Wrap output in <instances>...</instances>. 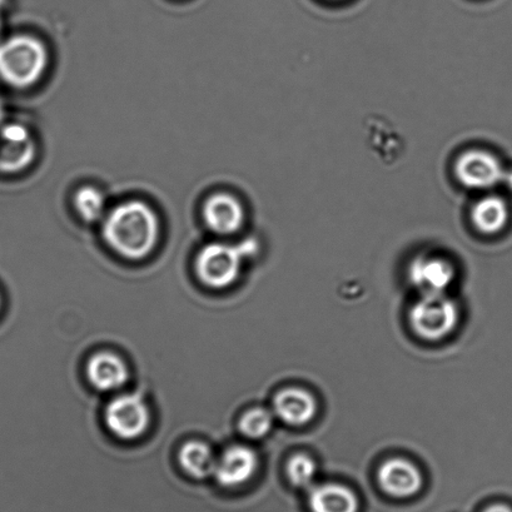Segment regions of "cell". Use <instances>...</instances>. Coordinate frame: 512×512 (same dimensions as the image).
<instances>
[{"label": "cell", "mask_w": 512, "mask_h": 512, "mask_svg": "<svg viewBox=\"0 0 512 512\" xmlns=\"http://www.w3.org/2000/svg\"><path fill=\"white\" fill-rule=\"evenodd\" d=\"M471 218L477 230L494 235L509 221V207L499 196H486L472 207Z\"/></svg>", "instance_id": "9a60e30c"}, {"label": "cell", "mask_w": 512, "mask_h": 512, "mask_svg": "<svg viewBox=\"0 0 512 512\" xmlns=\"http://www.w3.org/2000/svg\"><path fill=\"white\" fill-rule=\"evenodd\" d=\"M4 0H0V14H2Z\"/></svg>", "instance_id": "603a6c76"}, {"label": "cell", "mask_w": 512, "mask_h": 512, "mask_svg": "<svg viewBox=\"0 0 512 512\" xmlns=\"http://www.w3.org/2000/svg\"><path fill=\"white\" fill-rule=\"evenodd\" d=\"M106 421L114 435L124 440L137 439L149 425L146 401L138 395L118 396L107 407Z\"/></svg>", "instance_id": "8992f818"}, {"label": "cell", "mask_w": 512, "mask_h": 512, "mask_svg": "<svg viewBox=\"0 0 512 512\" xmlns=\"http://www.w3.org/2000/svg\"><path fill=\"white\" fill-rule=\"evenodd\" d=\"M310 507L312 512H357L359 501L347 487L326 484L312 490Z\"/></svg>", "instance_id": "5bb4252c"}, {"label": "cell", "mask_w": 512, "mask_h": 512, "mask_svg": "<svg viewBox=\"0 0 512 512\" xmlns=\"http://www.w3.org/2000/svg\"><path fill=\"white\" fill-rule=\"evenodd\" d=\"M103 236L119 255L141 260L156 247L159 223L156 213L146 203H122L104 221Z\"/></svg>", "instance_id": "6da1fadb"}, {"label": "cell", "mask_w": 512, "mask_h": 512, "mask_svg": "<svg viewBox=\"0 0 512 512\" xmlns=\"http://www.w3.org/2000/svg\"><path fill=\"white\" fill-rule=\"evenodd\" d=\"M485 512H512V510L505 505H495L489 507Z\"/></svg>", "instance_id": "ffe728a7"}, {"label": "cell", "mask_w": 512, "mask_h": 512, "mask_svg": "<svg viewBox=\"0 0 512 512\" xmlns=\"http://www.w3.org/2000/svg\"><path fill=\"white\" fill-rule=\"evenodd\" d=\"M273 419L270 411L265 409H252L242 416L240 430L248 439H261L272 429Z\"/></svg>", "instance_id": "ac0fdd59"}, {"label": "cell", "mask_w": 512, "mask_h": 512, "mask_svg": "<svg viewBox=\"0 0 512 512\" xmlns=\"http://www.w3.org/2000/svg\"><path fill=\"white\" fill-rule=\"evenodd\" d=\"M203 218L211 231L218 235H232L242 227L245 212L236 197L216 193L203 206Z\"/></svg>", "instance_id": "9c48e42d"}, {"label": "cell", "mask_w": 512, "mask_h": 512, "mask_svg": "<svg viewBox=\"0 0 512 512\" xmlns=\"http://www.w3.org/2000/svg\"><path fill=\"white\" fill-rule=\"evenodd\" d=\"M34 156L36 143L26 127L12 123L0 129V172H21Z\"/></svg>", "instance_id": "52a82bcc"}, {"label": "cell", "mask_w": 512, "mask_h": 512, "mask_svg": "<svg viewBox=\"0 0 512 512\" xmlns=\"http://www.w3.org/2000/svg\"><path fill=\"white\" fill-rule=\"evenodd\" d=\"M273 409L286 424L301 426L315 417L317 405L315 399L308 392L300 389H287L275 397Z\"/></svg>", "instance_id": "4fadbf2b"}, {"label": "cell", "mask_w": 512, "mask_h": 512, "mask_svg": "<svg viewBox=\"0 0 512 512\" xmlns=\"http://www.w3.org/2000/svg\"><path fill=\"white\" fill-rule=\"evenodd\" d=\"M88 377L98 390L119 389L128 380V367L121 357L111 352H99L88 362Z\"/></svg>", "instance_id": "7c38bea8"}, {"label": "cell", "mask_w": 512, "mask_h": 512, "mask_svg": "<svg viewBox=\"0 0 512 512\" xmlns=\"http://www.w3.org/2000/svg\"><path fill=\"white\" fill-rule=\"evenodd\" d=\"M455 175L462 186L486 191L504 181L505 171L494 154L484 149H470L457 158Z\"/></svg>", "instance_id": "5b68a950"}, {"label": "cell", "mask_w": 512, "mask_h": 512, "mask_svg": "<svg viewBox=\"0 0 512 512\" xmlns=\"http://www.w3.org/2000/svg\"><path fill=\"white\" fill-rule=\"evenodd\" d=\"M412 285L422 295H440L445 293L454 281L455 271L449 261L437 256H419L409 268Z\"/></svg>", "instance_id": "ba28073f"}, {"label": "cell", "mask_w": 512, "mask_h": 512, "mask_svg": "<svg viewBox=\"0 0 512 512\" xmlns=\"http://www.w3.org/2000/svg\"><path fill=\"white\" fill-rule=\"evenodd\" d=\"M382 489L395 497H409L421 489L420 471L411 462L394 459L385 462L379 472Z\"/></svg>", "instance_id": "8fae6325"}, {"label": "cell", "mask_w": 512, "mask_h": 512, "mask_svg": "<svg viewBox=\"0 0 512 512\" xmlns=\"http://www.w3.org/2000/svg\"><path fill=\"white\" fill-rule=\"evenodd\" d=\"M256 241L246 240L241 245L211 243L202 248L197 258V272L203 283L213 288L232 285L240 275L242 261L257 253Z\"/></svg>", "instance_id": "3957f363"}, {"label": "cell", "mask_w": 512, "mask_h": 512, "mask_svg": "<svg viewBox=\"0 0 512 512\" xmlns=\"http://www.w3.org/2000/svg\"><path fill=\"white\" fill-rule=\"evenodd\" d=\"M47 67V48L39 39L17 36L0 43V78L9 86L32 87Z\"/></svg>", "instance_id": "7a4b0ae2"}, {"label": "cell", "mask_w": 512, "mask_h": 512, "mask_svg": "<svg viewBox=\"0 0 512 512\" xmlns=\"http://www.w3.org/2000/svg\"><path fill=\"white\" fill-rule=\"evenodd\" d=\"M258 466L256 452L250 447L235 445L217 460L215 476L221 485L236 487L245 484L255 474Z\"/></svg>", "instance_id": "30bf717a"}, {"label": "cell", "mask_w": 512, "mask_h": 512, "mask_svg": "<svg viewBox=\"0 0 512 512\" xmlns=\"http://www.w3.org/2000/svg\"><path fill=\"white\" fill-rule=\"evenodd\" d=\"M74 206L86 222L101 220L106 212V198L94 187H83L74 196Z\"/></svg>", "instance_id": "e0dca14e"}, {"label": "cell", "mask_w": 512, "mask_h": 512, "mask_svg": "<svg viewBox=\"0 0 512 512\" xmlns=\"http://www.w3.org/2000/svg\"><path fill=\"white\" fill-rule=\"evenodd\" d=\"M502 182H506L507 185H509V187L512 188V175L507 176L505 173L504 181Z\"/></svg>", "instance_id": "7402d4cb"}, {"label": "cell", "mask_w": 512, "mask_h": 512, "mask_svg": "<svg viewBox=\"0 0 512 512\" xmlns=\"http://www.w3.org/2000/svg\"><path fill=\"white\" fill-rule=\"evenodd\" d=\"M459 320V308L451 298L440 295H422L410 313L411 326L425 340L437 341L450 335Z\"/></svg>", "instance_id": "277c9868"}, {"label": "cell", "mask_w": 512, "mask_h": 512, "mask_svg": "<svg viewBox=\"0 0 512 512\" xmlns=\"http://www.w3.org/2000/svg\"><path fill=\"white\" fill-rule=\"evenodd\" d=\"M287 474L297 487L311 486L316 476L315 461L306 455L293 456L287 466Z\"/></svg>", "instance_id": "d6986e66"}, {"label": "cell", "mask_w": 512, "mask_h": 512, "mask_svg": "<svg viewBox=\"0 0 512 512\" xmlns=\"http://www.w3.org/2000/svg\"><path fill=\"white\" fill-rule=\"evenodd\" d=\"M4 116H6V109H4L3 103L0 102V123L3 122Z\"/></svg>", "instance_id": "44dd1931"}, {"label": "cell", "mask_w": 512, "mask_h": 512, "mask_svg": "<svg viewBox=\"0 0 512 512\" xmlns=\"http://www.w3.org/2000/svg\"><path fill=\"white\" fill-rule=\"evenodd\" d=\"M180 461L183 469L196 479L215 475L217 460L211 447L203 442L191 441L182 447Z\"/></svg>", "instance_id": "2e32d148"}]
</instances>
